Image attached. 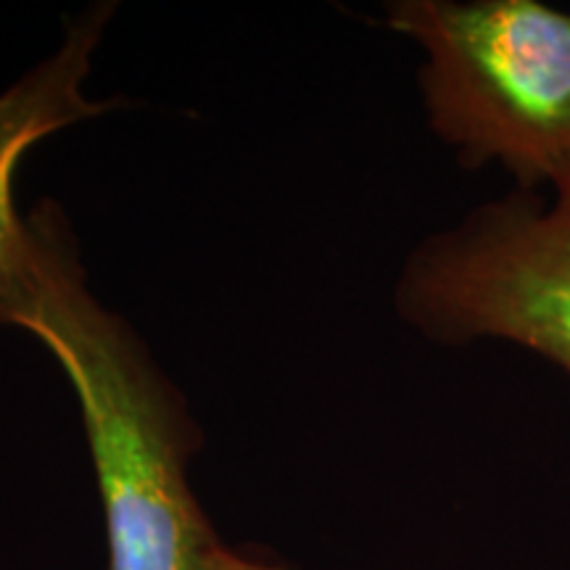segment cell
I'll list each match as a JSON object with an SVG mask.
<instances>
[{
  "instance_id": "1",
  "label": "cell",
  "mask_w": 570,
  "mask_h": 570,
  "mask_svg": "<svg viewBox=\"0 0 570 570\" xmlns=\"http://www.w3.org/2000/svg\"><path fill=\"white\" fill-rule=\"evenodd\" d=\"M32 288L17 320L67 373L82 410L109 570H288L230 550L194 494L202 431L138 333L90 294L61 206L40 202Z\"/></svg>"
},
{
  "instance_id": "4",
  "label": "cell",
  "mask_w": 570,
  "mask_h": 570,
  "mask_svg": "<svg viewBox=\"0 0 570 570\" xmlns=\"http://www.w3.org/2000/svg\"><path fill=\"white\" fill-rule=\"evenodd\" d=\"M111 13L114 3H98L71 19L59 51L0 92V327H17L32 288V227L13 198L21 159L48 135L122 106L119 98L90 101L85 92Z\"/></svg>"
},
{
  "instance_id": "2",
  "label": "cell",
  "mask_w": 570,
  "mask_h": 570,
  "mask_svg": "<svg viewBox=\"0 0 570 570\" xmlns=\"http://www.w3.org/2000/svg\"><path fill=\"white\" fill-rule=\"evenodd\" d=\"M415 42L428 127L460 167H499L512 188L570 177V11L544 0H394Z\"/></svg>"
},
{
  "instance_id": "3",
  "label": "cell",
  "mask_w": 570,
  "mask_h": 570,
  "mask_svg": "<svg viewBox=\"0 0 570 570\" xmlns=\"http://www.w3.org/2000/svg\"><path fill=\"white\" fill-rule=\"evenodd\" d=\"M394 306L433 344H510L570 377V177L504 190L420 240Z\"/></svg>"
}]
</instances>
